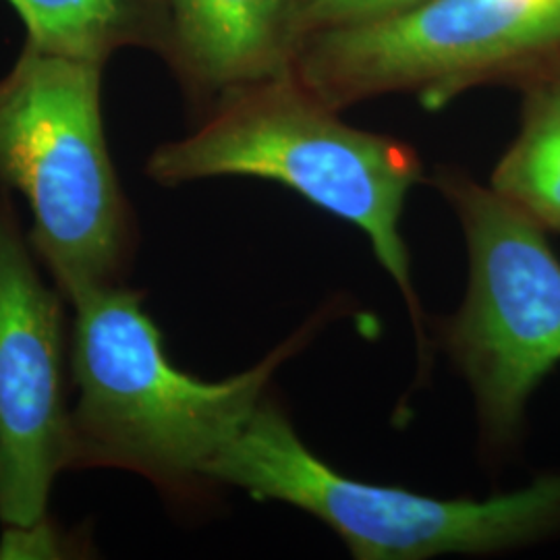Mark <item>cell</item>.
<instances>
[{
  "mask_svg": "<svg viewBox=\"0 0 560 560\" xmlns=\"http://www.w3.org/2000/svg\"><path fill=\"white\" fill-rule=\"evenodd\" d=\"M145 291L127 282L75 301L71 324V446L67 471L120 469L164 497L196 501L212 488L206 471L233 441L275 372L320 326L307 322L264 360L226 381L175 368L159 326L143 310Z\"/></svg>",
  "mask_w": 560,
  "mask_h": 560,
  "instance_id": "obj_1",
  "label": "cell"
},
{
  "mask_svg": "<svg viewBox=\"0 0 560 560\" xmlns=\"http://www.w3.org/2000/svg\"><path fill=\"white\" fill-rule=\"evenodd\" d=\"M145 175L164 187L212 177L272 180L355 224L405 298L423 372V312L400 235L407 194L421 177L411 145L342 122L293 71L222 98L196 133L159 145Z\"/></svg>",
  "mask_w": 560,
  "mask_h": 560,
  "instance_id": "obj_2",
  "label": "cell"
},
{
  "mask_svg": "<svg viewBox=\"0 0 560 560\" xmlns=\"http://www.w3.org/2000/svg\"><path fill=\"white\" fill-rule=\"evenodd\" d=\"M102 69L25 46L0 80V180L27 201L30 245L69 305L125 284L138 252L104 136Z\"/></svg>",
  "mask_w": 560,
  "mask_h": 560,
  "instance_id": "obj_3",
  "label": "cell"
},
{
  "mask_svg": "<svg viewBox=\"0 0 560 560\" xmlns=\"http://www.w3.org/2000/svg\"><path fill=\"white\" fill-rule=\"evenodd\" d=\"M206 476L212 486H233L256 501L284 502L314 515L355 559L497 555L560 532V474H544L521 490L486 501H444L355 480L303 444L270 393Z\"/></svg>",
  "mask_w": 560,
  "mask_h": 560,
  "instance_id": "obj_4",
  "label": "cell"
},
{
  "mask_svg": "<svg viewBox=\"0 0 560 560\" xmlns=\"http://www.w3.org/2000/svg\"><path fill=\"white\" fill-rule=\"evenodd\" d=\"M434 185L459 219L469 284L442 340L476 397L481 441L504 453L520 441L525 407L560 363V260L548 231L492 187L457 168Z\"/></svg>",
  "mask_w": 560,
  "mask_h": 560,
  "instance_id": "obj_5",
  "label": "cell"
},
{
  "mask_svg": "<svg viewBox=\"0 0 560 560\" xmlns=\"http://www.w3.org/2000/svg\"><path fill=\"white\" fill-rule=\"evenodd\" d=\"M559 67L560 0H423L310 34L295 75L337 110L384 94L439 110L471 88H525Z\"/></svg>",
  "mask_w": 560,
  "mask_h": 560,
  "instance_id": "obj_6",
  "label": "cell"
},
{
  "mask_svg": "<svg viewBox=\"0 0 560 560\" xmlns=\"http://www.w3.org/2000/svg\"><path fill=\"white\" fill-rule=\"evenodd\" d=\"M0 180V523L48 513L71 446V332Z\"/></svg>",
  "mask_w": 560,
  "mask_h": 560,
  "instance_id": "obj_7",
  "label": "cell"
},
{
  "mask_svg": "<svg viewBox=\"0 0 560 560\" xmlns=\"http://www.w3.org/2000/svg\"><path fill=\"white\" fill-rule=\"evenodd\" d=\"M298 0H171L166 65L206 115L229 94L295 71Z\"/></svg>",
  "mask_w": 560,
  "mask_h": 560,
  "instance_id": "obj_8",
  "label": "cell"
},
{
  "mask_svg": "<svg viewBox=\"0 0 560 560\" xmlns=\"http://www.w3.org/2000/svg\"><path fill=\"white\" fill-rule=\"evenodd\" d=\"M40 52L104 67L120 48L162 59L171 44V0H7Z\"/></svg>",
  "mask_w": 560,
  "mask_h": 560,
  "instance_id": "obj_9",
  "label": "cell"
},
{
  "mask_svg": "<svg viewBox=\"0 0 560 560\" xmlns=\"http://www.w3.org/2000/svg\"><path fill=\"white\" fill-rule=\"evenodd\" d=\"M490 187L548 233H560V67L525 85L520 136Z\"/></svg>",
  "mask_w": 560,
  "mask_h": 560,
  "instance_id": "obj_10",
  "label": "cell"
},
{
  "mask_svg": "<svg viewBox=\"0 0 560 560\" xmlns=\"http://www.w3.org/2000/svg\"><path fill=\"white\" fill-rule=\"evenodd\" d=\"M83 540L46 513L27 525H2L0 560L81 559L88 552Z\"/></svg>",
  "mask_w": 560,
  "mask_h": 560,
  "instance_id": "obj_11",
  "label": "cell"
},
{
  "mask_svg": "<svg viewBox=\"0 0 560 560\" xmlns=\"http://www.w3.org/2000/svg\"><path fill=\"white\" fill-rule=\"evenodd\" d=\"M423 0H298L301 32L307 38L322 30L358 25L405 11Z\"/></svg>",
  "mask_w": 560,
  "mask_h": 560,
  "instance_id": "obj_12",
  "label": "cell"
}]
</instances>
